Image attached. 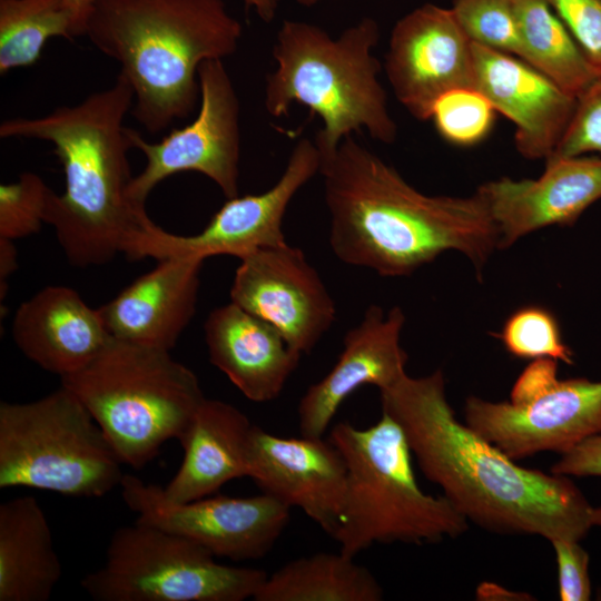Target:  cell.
Returning <instances> with one entry per match:
<instances>
[{"label":"cell","instance_id":"obj_1","mask_svg":"<svg viewBox=\"0 0 601 601\" xmlns=\"http://www.w3.org/2000/svg\"><path fill=\"white\" fill-rule=\"evenodd\" d=\"M380 396L382 413L401 427L423 474L467 521L549 542L580 541L593 526V506L568 476L518 465L457 420L441 370L405 374Z\"/></svg>","mask_w":601,"mask_h":601},{"label":"cell","instance_id":"obj_2","mask_svg":"<svg viewBox=\"0 0 601 601\" xmlns=\"http://www.w3.org/2000/svg\"><path fill=\"white\" fill-rule=\"evenodd\" d=\"M319 174L329 245L347 265L400 277L455 250L481 279L499 249L495 224L476 191L467 197L425 195L353 136L322 161Z\"/></svg>","mask_w":601,"mask_h":601},{"label":"cell","instance_id":"obj_3","mask_svg":"<svg viewBox=\"0 0 601 601\" xmlns=\"http://www.w3.org/2000/svg\"><path fill=\"white\" fill-rule=\"evenodd\" d=\"M134 91L118 73L107 89L73 106L36 118L6 119L0 137L45 140L52 145L65 174V190L50 197L46 224L55 228L69 263L105 265L124 253L129 237L151 219L129 195L134 148L124 121Z\"/></svg>","mask_w":601,"mask_h":601},{"label":"cell","instance_id":"obj_4","mask_svg":"<svg viewBox=\"0 0 601 601\" xmlns=\"http://www.w3.org/2000/svg\"><path fill=\"white\" fill-rule=\"evenodd\" d=\"M242 32L224 0H96L85 28L120 66L134 91L130 112L150 134L190 116L201 63L235 53Z\"/></svg>","mask_w":601,"mask_h":601},{"label":"cell","instance_id":"obj_5","mask_svg":"<svg viewBox=\"0 0 601 601\" xmlns=\"http://www.w3.org/2000/svg\"><path fill=\"white\" fill-rule=\"evenodd\" d=\"M380 40L375 20L364 18L336 39L304 21L286 20L273 56L276 68L266 78L264 105L273 117L286 116L294 104L309 108L323 121L314 139L322 161L343 139L366 130L391 144L397 126L378 80L381 65L372 53Z\"/></svg>","mask_w":601,"mask_h":601},{"label":"cell","instance_id":"obj_6","mask_svg":"<svg viewBox=\"0 0 601 601\" xmlns=\"http://www.w3.org/2000/svg\"><path fill=\"white\" fill-rule=\"evenodd\" d=\"M328 440L346 464L338 528L339 551L356 556L374 544L434 543L456 538L469 521L444 496L426 494L412 467V452L390 416L366 428L339 422Z\"/></svg>","mask_w":601,"mask_h":601},{"label":"cell","instance_id":"obj_7","mask_svg":"<svg viewBox=\"0 0 601 601\" xmlns=\"http://www.w3.org/2000/svg\"><path fill=\"white\" fill-rule=\"evenodd\" d=\"M61 385L89 411L121 463L136 470L180 439L205 400L196 374L169 351L112 337Z\"/></svg>","mask_w":601,"mask_h":601},{"label":"cell","instance_id":"obj_8","mask_svg":"<svg viewBox=\"0 0 601 601\" xmlns=\"http://www.w3.org/2000/svg\"><path fill=\"white\" fill-rule=\"evenodd\" d=\"M121 461L65 386L26 403H0V489L101 497L120 485Z\"/></svg>","mask_w":601,"mask_h":601},{"label":"cell","instance_id":"obj_9","mask_svg":"<svg viewBox=\"0 0 601 601\" xmlns=\"http://www.w3.org/2000/svg\"><path fill=\"white\" fill-rule=\"evenodd\" d=\"M267 575L218 563L198 543L136 521L114 532L104 564L81 587L97 601H243Z\"/></svg>","mask_w":601,"mask_h":601},{"label":"cell","instance_id":"obj_10","mask_svg":"<svg viewBox=\"0 0 601 601\" xmlns=\"http://www.w3.org/2000/svg\"><path fill=\"white\" fill-rule=\"evenodd\" d=\"M199 110L183 128L173 129L158 142L147 141L128 128L134 148L145 156L141 173L129 188L132 201L145 207L150 191L164 179L196 171L211 179L226 199L239 195L240 106L223 60H207L198 71Z\"/></svg>","mask_w":601,"mask_h":601},{"label":"cell","instance_id":"obj_11","mask_svg":"<svg viewBox=\"0 0 601 601\" xmlns=\"http://www.w3.org/2000/svg\"><path fill=\"white\" fill-rule=\"evenodd\" d=\"M322 157L314 140L302 138L293 148L285 170L267 190L229 198L198 234H171L152 220L134 233L125 252L131 259L191 256L243 257L256 249L287 243L283 231L286 209L296 193L317 173Z\"/></svg>","mask_w":601,"mask_h":601},{"label":"cell","instance_id":"obj_12","mask_svg":"<svg viewBox=\"0 0 601 601\" xmlns=\"http://www.w3.org/2000/svg\"><path fill=\"white\" fill-rule=\"evenodd\" d=\"M119 486L137 521L177 533L215 556L233 561L265 556L290 518L289 506L263 492L247 497L206 496L175 504L162 499L159 485L131 474H125Z\"/></svg>","mask_w":601,"mask_h":601},{"label":"cell","instance_id":"obj_13","mask_svg":"<svg viewBox=\"0 0 601 601\" xmlns=\"http://www.w3.org/2000/svg\"><path fill=\"white\" fill-rule=\"evenodd\" d=\"M465 424L512 460L540 452L563 454L601 435V381H553L532 398L513 404L470 396Z\"/></svg>","mask_w":601,"mask_h":601},{"label":"cell","instance_id":"obj_14","mask_svg":"<svg viewBox=\"0 0 601 601\" xmlns=\"http://www.w3.org/2000/svg\"><path fill=\"white\" fill-rule=\"evenodd\" d=\"M230 302L273 325L299 355L309 353L336 319V305L304 252L287 243L239 258Z\"/></svg>","mask_w":601,"mask_h":601},{"label":"cell","instance_id":"obj_15","mask_svg":"<svg viewBox=\"0 0 601 601\" xmlns=\"http://www.w3.org/2000/svg\"><path fill=\"white\" fill-rule=\"evenodd\" d=\"M384 67L396 99L430 120L442 95L473 88V43L451 9L425 3L395 23Z\"/></svg>","mask_w":601,"mask_h":601},{"label":"cell","instance_id":"obj_16","mask_svg":"<svg viewBox=\"0 0 601 601\" xmlns=\"http://www.w3.org/2000/svg\"><path fill=\"white\" fill-rule=\"evenodd\" d=\"M346 464L338 449L322 437H284L253 425L247 476L263 493L300 509L333 536L343 510Z\"/></svg>","mask_w":601,"mask_h":601},{"label":"cell","instance_id":"obj_17","mask_svg":"<svg viewBox=\"0 0 601 601\" xmlns=\"http://www.w3.org/2000/svg\"><path fill=\"white\" fill-rule=\"evenodd\" d=\"M499 235V249L549 226H572L601 199V157H549L536 179L501 177L479 186Z\"/></svg>","mask_w":601,"mask_h":601},{"label":"cell","instance_id":"obj_18","mask_svg":"<svg viewBox=\"0 0 601 601\" xmlns=\"http://www.w3.org/2000/svg\"><path fill=\"white\" fill-rule=\"evenodd\" d=\"M404 324L400 306L387 313L377 305L366 308L362 321L345 334L332 370L300 397L297 417L302 435L324 436L339 406L356 390L374 385L383 391L406 374L408 356L401 345Z\"/></svg>","mask_w":601,"mask_h":601},{"label":"cell","instance_id":"obj_19","mask_svg":"<svg viewBox=\"0 0 601 601\" xmlns=\"http://www.w3.org/2000/svg\"><path fill=\"white\" fill-rule=\"evenodd\" d=\"M473 88L514 127L516 150L548 159L558 147L577 98L516 56L473 43Z\"/></svg>","mask_w":601,"mask_h":601},{"label":"cell","instance_id":"obj_20","mask_svg":"<svg viewBox=\"0 0 601 601\" xmlns=\"http://www.w3.org/2000/svg\"><path fill=\"white\" fill-rule=\"evenodd\" d=\"M203 263L191 256L160 259L99 307L110 337L170 351L194 317Z\"/></svg>","mask_w":601,"mask_h":601},{"label":"cell","instance_id":"obj_21","mask_svg":"<svg viewBox=\"0 0 601 601\" xmlns=\"http://www.w3.org/2000/svg\"><path fill=\"white\" fill-rule=\"evenodd\" d=\"M11 334L28 359L60 378L86 366L111 338L99 309L61 285L47 286L22 302Z\"/></svg>","mask_w":601,"mask_h":601},{"label":"cell","instance_id":"obj_22","mask_svg":"<svg viewBox=\"0 0 601 601\" xmlns=\"http://www.w3.org/2000/svg\"><path fill=\"white\" fill-rule=\"evenodd\" d=\"M204 329L210 363L252 402L277 398L302 356L273 325L233 302L213 309Z\"/></svg>","mask_w":601,"mask_h":601},{"label":"cell","instance_id":"obj_23","mask_svg":"<svg viewBox=\"0 0 601 601\" xmlns=\"http://www.w3.org/2000/svg\"><path fill=\"white\" fill-rule=\"evenodd\" d=\"M253 424L234 405L206 398L178 440L181 464L165 486L169 503H186L211 495L231 480L247 476V449Z\"/></svg>","mask_w":601,"mask_h":601},{"label":"cell","instance_id":"obj_24","mask_svg":"<svg viewBox=\"0 0 601 601\" xmlns=\"http://www.w3.org/2000/svg\"><path fill=\"white\" fill-rule=\"evenodd\" d=\"M62 566L38 501L18 496L0 505V601H47Z\"/></svg>","mask_w":601,"mask_h":601},{"label":"cell","instance_id":"obj_25","mask_svg":"<svg viewBox=\"0 0 601 601\" xmlns=\"http://www.w3.org/2000/svg\"><path fill=\"white\" fill-rule=\"evenodd\" d=\"M342 551L289 561L267 575L255 601H380L377 579Z\"/></svg>","mask_w":601,"mask_h":601},{"label":"cell","instance_id":"obj_26","mask_svg":"<svg viewBox=\"0 0 601 601\" xmlns=\"http://www.w3.org/2000/svg\"><path fill=\"white\" fill-rule=\"evenodd\" d=\"M519 58L578 98L601 72L589 61L546 0H514Z\"/></svg>","mask_w":601,"mask_h":601},{"label":"cell","instance_id":"obj_27","mask_svg":"<svg viewBox=\"0 0 601 601\" xmlns=\"http://www.w3.org/2000/svg\"><path fill=\"white\" fill-rule=\"evenodd\" d=\"M87 16L68 0H0V73L32 66L52 37L85 36Z\"/></svg>","mask_w":601,"mask_h":601},{"label":"cell","instance_id":"obj_28","mask_svg":"<svg viewBox=\"0 0 601 601\" xmlns=\"http://www.w3.org/2000/svg\"><path fill=\"white\" fill-rule=\"evenodd\" d=\"M505 351L522 359L552 358L566 365L574 363V354L564 342L555 315L538 305L514 311L496 335Z\"/></svg>","mask_w":601,"mask_h":601},{"label":"cell","instance_id":"obj_29","mask_svg":"<svg viewBox=\"0 0 601 601\" xmlns=\"http://www.w3.org/2000/svg\"><path fill=\"white\" fill-rule=\"evenodd\" d=\"M451 10L472 43L519 56L514 0H453Z\"/></svg>","mask_w":601,"mask_h":601},{"label":"cell","instance_id":"obj_30","mask_svg":"<svg viewBox=\"0 0 601 601\" xmlns=\"http://www.w3.org/2000/svg\"><path fill=\"white\" fill-rule=\"evenodd\" d=\"M495 109L472 87L453 89L433 106L431 119L439 134L457 146H472L490 132Z\"/></svg>","mask_w":601,"mask_h":601},{"label":"cell","instance_id":"obj_31","mask_svg":"<svg viewBox=\"0 0 601 601\" xmlns=\"http://www.w3.org/2000/svg\"><path fill=\"white\" fill-rule=\"evenodd\" d=\"M53 190L35 173L0 186V237L19 239L33 235L46 223Z\"/></svg>","mask_w":601,"mask_h":601},{"label":"cell","instance_id":"obj_32","mask_svg":"<svg viewBox=\"0 0 601 601\" xmlns=\"http://www.w3.org/2000/svg\"><path fill=\"white\" fill-rule=\"evenodd\" d=\"M601 157V76L578 98L572 118L550 157Z\"/></svg>","mask_w":601,"mask_h":601},{"label":"cell","instance_id":"obj_33","mask_svg":"<svg viewBox=\"0 0 601 601\" xmlns=\"http://www.w3.org/2000/svg\"><path fill=\"white\" fill-rule=\"evenodd\" d=\"M589 61L601 72V0H546Z\"/></svg>","mask_w":601,"mask_h":601},{"label":"cell","instance_id":"obj_34","mask_svg":"<svg viewBox=\"0 0 601 601\" xmlns=\"http://www.w3.org/2000/svg\"><path fill=\"white\" fill-rule=\"evenodd\" d=\"M579 542L574 540L550 542L555 552L559 598L562 601H587L591 597L589 554Z\"/></svg>","mask_w":601,"mask_h":601},{"label":"cell","instance_id":"obj_35","mask_svg":"<svg viewBox=\"0 0 601 601\" xmlns=\"http://www.w3.org/2000/svg\"><path fill=\"white\" fill-rule=\"evenodd\" d=\"M551 471L564 476L601 477V435L590 437L561 454Z\"/></svg>","mask_w":601,"mask_h":601},{"label":"cell","instance_id":"obj_36","mask_svg":"<svg viewBox=\"0 0 601 601\" xmlns=\"http://www.w3.org/2000/svg\"><path fill=\"white\" fill-rule=\"evenodd\" d=\"M17 249L12 239L0 237V285L1 289L4 286V290L1 293V299L6 294V284L8 278L14 273L18 267Z\"/></svg>","mask_w":601,"mask_h":601},{"label":"cell","instance_id":"obj_37","mask_svg":"<svg viewBox=\"0 0 601 601\" xmlns=\"http://www.w3.org/2000/svg\"><path fill=\"white\" fill-rule=\"evenodd\" d=\"M72 6L81 11L89 12L90 7L96 0H68Z\"/></svg>","mask_w":601,"mask_h":601},{"label":"cell","instance_id":"obj_38","mask_svg":"<svg viewBox=\"0 0 601 601\" xmlns=\"http://www.w3.org/2000/svg\"><path fill=\"white\" fill-rule=\"evenodd\" d=\"M592 524L601 528V505L592 509Z\"/></svg>","mask_w":601,"mask_h":601},{"label":"cell","instance_id":"obj_39","mask_svg":"<svg viewBox=\"0 0 601 601\" xmlns=\"http://www.w3.org/2000/svg\"><path fill=\"white\" fill-rule=\"evenodd\" d=\"M299 4L302 6H305V7H311L317 2H321L323 0H296Z\"/></svg>","mask_w":601,"mask_h":601}]
</instances>
